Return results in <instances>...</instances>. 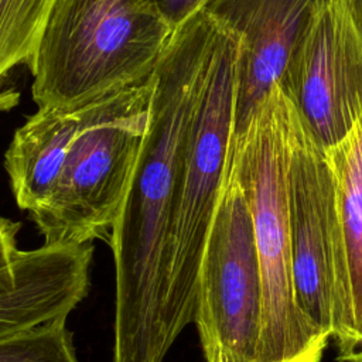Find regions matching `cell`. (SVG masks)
<instances>
[{"label": "cell", "mask_w": 362, "mask_h": 362, "mask_svg": "<svg viewBox=\"0 0 362 362\" xmlns=\"http://www.w3.org/2000/svg\"><path fill=\"white\" fill-rule=\"evenodd\" d=\"M221 24L199 10L177 27L151 75L148 120L110 229L115 266L112 362H164V310L175 187Z\"/></svg>", "instance_id": "1"}, {"label": "cell", "mask_w": 362, "mask_h": 362, "mask_svg": "<svg viewBox=\"0 0 362 362\" xmlns=\"http://www.w3.org/2000/svg\"><path fill=\"white\" fill-rule=\"evenodd\" d=\"M300 115L279 82L232 136L229 168L245 192L263 286L257 362H321L329 338L303 313L288 226V170Z\"/></svg>", "instance_id": "2"}, {"label": "cell", "mask_w": 362, "mask_h": 362, "mask_svg": "<svg viewBox=\"0 0 362 362\" xmlns=\"http://www.w3.org/2000/svg\"><path fill=\"white\" fill-rule=\"evenodd\" d=\"M174 28L147 0H55L27 61L38 107H74L147 81Z\"/></svg>", "instance_id": "3"}, {"label": "cell", "mask_w": 362, "mask_h": 362, "mask_svg": "<svg viewBox=\"0 0 362 362\" xmlns=\"http://www.w3.org/2000/svg\"><path fill=\"white\" fill-rule=\"evenodd\" d=\"M151 76L79 105V119L47 201L31 215L44 243L107 240L148 120Z\"/></svg>", "instance_id": "4"}, {"label": "cell", "mask_w": 362, "mask_h": 362, "mask_svg": "<svg viewBox=\"0 0 362 362\" xmlns=\"http://www.w3.org/2000/svg\"><path fill=\"white\" fill-rule=\"evenodd\" d=\"M239 38L221 25L194 110L175 187V218L164 310L167 351L192 322L198 270L230 157L238 96Z\"/></svg>", "instance_id": "5"}, {"label": "cell", "mask_w": 362, "mask_h": 362, "mask_svg": "<svg viewBox=\"0 0 362 362\" xmlns=\"http://www.w3.org/2000/svg\"><path fill=\"white\" fill-rule=\"evenodd\" d=\"M263 286L250 209L235 173L225 187L202 252L192 322L205 362H257Z\"/></svg>", "instance_id": "6"}, {"label": "cell", "mask_w": 362, "mask_h": 362, "mask_svg": "<svg viewBox=\"0 0 362 362\" xmlns=\"http://www.w3.org/2000/svg\"><path fill=\"white\" fill-rule=\"evenodd\" d=\"M327 150L362 119V33L345 0H321L277 81Z\"/></svg>", "instance_id": "7"}, {"label": "cell", "mask_w": 362, "mask_h": 362, "mask_svg": "<svg viewBox=\"0 0 362 362\" xmlns=\"http://www.w3.org/2000/svg\"><path fill=\"white\" fill-rule=\"evenodd\" d=\"M288 226L298 304L311 324L334 339L341 320L334 178L301 117L288 170Z\"/></svg>", "instance_id": "8"}, {"label": "cell", "mask_w": 362, "mask_h": 362, "mask_svg": "<svg viewBox=\"0 0 362 362\" xmlns=\"http://www.w3.org/2000/svg\"><path fill=\"white\" fill-rule=\"evenodd\" d=\"M321 0H208L206 10L239 38L233 136L280 79L290 51Z\"/></svg>", "instance_id": "9"}, {"label": "cell", "mask_w": 362, "mask_h": 362, "mask_svg": "<svg viewBox=\"0 0 362 362\" xmlns=\"http://www.w3.org/2000/svg\"><path fill=\"white\" fill-rule=\"evenodd\" d=\"M93 243H42L0 269V337L66 317L90 286Z\"/></svg>", "instance_id": "10"}, {"label": "cell", "mask_w": 362, "mask_h": 362, "mask_svg": "<svg viewBox=\"0 0 362 362\" xmlns=\"http://www.w3.org/2000/svg\"><path fill=\"white\" fill-rule=\"evenodd\" d=\"M332 171L339 266L338 361L362 348V119L335 146L324 150Z\"/></svg>", "instance_id": "11"}, {"label": "cell", "mask_w": 362, "mask_h": 362, "mask_svg": "<svg viewBox=\"0 0 362 362\" xmlns=\"http://www.w3.org/2000/svg\"><path fill=\"white\" fill-rule=\"evenodd\" d=\"M79 105L38 107L18 127L4 153V168L20 209L35 212L48 198L76 129Z\"/></svg>", "instance_id": "12"}, {"label": "cell", "mask_w": 362, "mask_h": 362, "mask_svg": "<svg viewBox=\"0 0 362 362\" xmlns=\"http://www.w3.org/2000/svg\"><path fill=\"white\" fill-rule=\"evenodd\" d=\"M55 0H0V112L18 95L8 88L11 71L28 61Z\"/></svg>", "instance_id": "13"}, {"label": "cell", "mask_w": 362, "mask_h": 362, "mask_svg": "<svg viewBox=\"0 0 362 362\" xmlns=\"http://www.w3.org/2000/svg\"><path fill=\"white\" fill-rule=\"evenodd\" d=\"M66 317L0 337V362H81Z\"/></svg>", "instance_id": "14"}, {"label": "cell", "mask_w": 362, "mask_h": 362, "mask_svg": "<svg viewBox=\"0 0 362 362\" xmlns=\"http://www.w3.org/2000/svg\"><path fill=\"white\" fill-rule=\"evenodd\" d=\"M175 30L191 16L205 7L208 0H147Z\"/></svg>", "instance_id": "15"}, {"label": "cell", "mask_w": 362, "mask_h": 362, "mask_svg": "<svg viewBox=\"0 0 362 362\" xmlns=\"http://www.w3.org/2000/svg\"><path fill=\"white\" fill-rule=\"evenodd\" d=\"M21 223L0 215V269L13 262L21 252L17 243V236Z\"/></svg>", "instance_id": "16"}, {"label": "cell", "mask_w": 362, "mask_h": 362, "mask_svg": "<svg viewBox=\"0 0 362 362\" xmlns=\"http://www.w3.org/2000/svg\"><path fill=\"white\" fill-rule=\"evenodd\" d=\"M349 10H351V14L356 23V25L359 27L361 33H362V0H345Z\"/></svg>", "instance_id": "17"}, {"label": "cell", "mask_w": 362, "mask_h": 362, "mask_svg": "<svg viewBox=\"0 0 362 362\" xmlns=\"http://www.w3.org/2000/svg\"><path fill=\"white\" fill-rule=\"evenodd\" d=\"M359 361H362V348L359 351H356L346 362H359Z\"/></svg>", "instance_id": "18"}, {"label": "cell", "mask_w": 362, "mask_h": 362, "mask_svg": "<svg viewBox=\"0 0 362 362\" xmlns=\"http://www.w3.org/2000/svg\"><path fill=\"white\" fill-rule=\"evenodd\" d=\"M359 362H362V361H359Z\"/></svg>", "instance_id": "19"}]
</instances>
